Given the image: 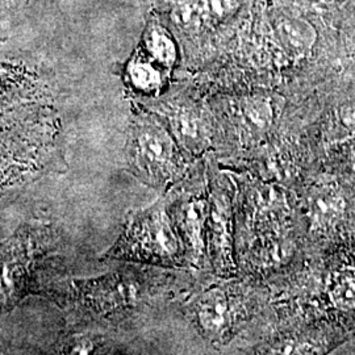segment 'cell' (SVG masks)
Wrapping results in <instances>:
<instances>
[{
  "instance_id": "12",
  "label": "cell",
  "mask_w": 355,
  "mask_h": 355,
  "mask_svg": "<svg viewBox=\"0 0 355 355\" xmlns=\"http://www.w3.org/2000/svg\"><path fill=\"white\" fill-rule=\"evenodd\" d=\"M340 123L346 130L355 133V107H346L340 114Z\"/></svg>"
},
{
  "instance_id": "4",
  "label": "cell",
  "mask_w": 355,
  "mask_h": 355,
  "mask_svg": "<svg viewBox=\"0 0 355 355\" xmlns=\"http://www.w3.org/2000/svg\"><path fill=\"white\" fill-rule=\"evenodd\" d=\"M171 218L177 223L178 230L186 241L193 259L202 257L204 248V230L207 223V203L198 196L179 198L171 202Z\"/></svg>"
},
{
  "instance_id": "9",
  "label": "cell",
  "mask_w": 355,
  "mask_h": 355,
  "mask_svg": "<svg viewBox=\"0 0 355 355\" xmlns=\"http://www.w3.org/2000/svg\"><path fill=\"white\" fill-rule=\"evenodd\" d=\"M129 78L136 89L142 92H154L162 85V76L155 64L146 60L133 61L129 66Z\"/></svg>"
},
{
  "instance_id": "2",
  "label": "cell",
  "mask_w": 355,
  "mask_h": 355,
  "mask_svg": "<svg viewBox=\"0 0 355 355\" xmlns=\"http://www.w3.org/2000/svg\"><path fill=\"white\" fill-rule=\"evenodd\" d=\"M128 159L133 173L152 187L166 189L182 174L174 137L155 119L141 116L130 129Z\"/></svg>"
},
{
  "instance_id": "8",
  "label": "cell",
  "mask_w": 355,
  "mask_h": 355,
  "mask_svg": "<svg viewBox=\"0 0 355 355\" xmlns=\"http://www.w3.org/2000/svg\"><path fill=\"white\" fill-rule=\"evenodd\" d=\"M343 199L330 191H321L313 195L311 202V215L318 224H328L341 215Z\"/></svg>"
},
{
  "instance_id": "1",
  "label": "cell",
  "mask_w": 355,
  "mask_h": 355,
  "mask_svg": "<svg viewBox=\"0 0 355 355\" xmlns=\"http://www.w3.org/2000/svg\"><path fill=\"white\" fill-rule=\"evenodd\" d=\"M114 254L162 266L177 263L182 255V242L171 224L166 199L130 217Z\"/></svg>"
},
{
  "instance_id": "5",
  "label": "cell",
  "mask_w": 355,
  "mask_h": 355,
  "mask_svg": "<svg viewBox=\"0 0 355 355\" xmlns=\"http://www.w3.org/2000/svg\"><path fill=\"white\" fill-rule=\"evenodd\" d=\"M165 117L177 144L191 154L203 152L207 145V133L199 117L186 108H171Z\"/></svg>"
},
{
  "instance_id": "13",
  "label": "cell",
  "mask_w": 355,
  "mask_h": 355,
  "mask_svg": "<svg viewBox=\"0 0 355 355\" xmlns=\"http://www.w3.org/2000/svg\"><path fill=\"white\" fill-rule=\"evenodd\" d=\"M279 353H283V354H312V353H315V347L309 346L306 343L288 345V346H284L283 349H280Z\"/></svg>"
},
{
  "instance_id": "3",
  "label": "cell",
  "mask_w": 355,
  "mask_h": 355,
  "mask_svg": "<svg viewBox=\"0 0 355 355\" xmlns=\"http://www.w3.org/2000/svg\"><path fill=\"white\" fill-rule=\"evenodd\" d=\"M32 268L29 240L24 236L13 239L0 254V308L11 309L28 290Z\"/></svg>"
},
{
  "instance_id": "10",
  "label": "cell",
  "mask_w": 355,
  "mask_h": 355,
  "mask_svg": "<svg viewBox=\"0 0 355 355\" xmlns=\"http://www.w3.org/2000/svg\"><path fill=\"white\" fill-rule=\"evenodd\" d=\"M330 296L334 304L346 311H355V278L340 277L330 286Z\"/></svg>"
},
{
  "instance_id": "11",
  "label": "cell",
  "mask_w": 355,
  "mask_h": 355,
  "mask_svg": "<svg viewBox=\"0 0 355 355\" xmlns=\"http://www.w3.org/2000/svg\"><path fill=\"white\" fill-rule=\"evenodd\" d=\"M270 111L261 102H250L245 105V117L255 128H265L270 123Z\"/></svg>"
},
{
  "instance_id": "6",
  "label": "cell",
  "mask_w": 355,
  "mask_h": 355,
  "mask_svg": "<svg viewBox=\"0 0 355 355\" xmlns=\"http://www.w3.org/2000/svg\"><path fill=\"white\" fill-rule=\"evenodd\" d=\"M196 318L200 328L212 337L221 336L228 330L232 320L230 304L227 295L220 290H211L200 297Z\"/></svg>"
},
{
  "instance_id": "7",
  "label": "cell",
  "mask_w": 355,
  "mask_h": 355,
  "mask_svg": "<svg viewBox=\"0 0 355 355\" xmlns=\"http://www.w3.org/2000/svg\"><path fill=\"white\" fill-rule=\"evenodd\" d=\"M146 49L154 62L173 66L177 60V46L165 29L153 26L146 35Z\"/></svg>"
}]
</instances>
